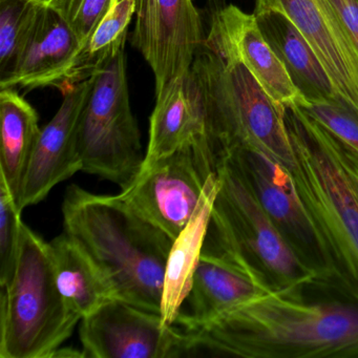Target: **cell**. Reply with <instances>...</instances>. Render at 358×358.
Listing matches in <instances>:
<instances>
[{"label":"cell","instance_id":"obj_8","mask_svg":"<svg viewBox=\"0 0 358 358\" xmlns=\"http://www.w3.org/2000/svg\"><path fill=\"white\" fill-rule=\"evenodd\" d=\"M222 159H226L242 178L274 227L316 282L349 293L297 192L289 169L251 148H234Z\"/></svg>","mask_w":358,"mask_h":358},{"label":"cell","instance_id":"obj_15","mask_svg":"<svg viewBox=\"0 0 358 358\" xmlns=\"http://www.w3.org/2000/svg\"><path fill=\"white\" fill-rule=\"evenodd\" d=\"M203 142L215 146L204 93L190 70L156 94L142 169L184 146Z\"/></svg>","mask_w":358,"mask_h":358},{"label":"cell","instance_id":"obj_7","mask_svg":"<svg viewBox=\"0 0 358 358\" xmlns=\"http://www.w3.org/2000/svg\"><path fill=\"white\" fill-rule=\"evenodd\" d=\"M83 171L129 188L140 175L145 155L131 112L125 51L92 77L77 123Z\"/></svg>","mask_w":358,"mask_h":358},{"label":"cell","instance_id":"obj_1","mask_svg":"<svg viewBox=\"0 0 358 358\" xmlns=\"http://www.w3.org/2000/svg\"><path fill=\"white\" fill-rule=\"evenodd\" d=\"M189 356L358 358V299L312 280L270 292L186 331Z\"/></svg>","mask_w":358,"mask_h":358},{"label":"cell","instance_id":"obj_5","mask_svg":"<svg viewBox=\"0 0 358 358\" xmlns=\"http://www.w3.org/2000/svg\"><path fill=\"white\" fill-rule=\"evenodd\" d=\"M192 71L206 100L219 162L234 148H251L292 169L294 157L285 127L284 108L266 93L244 64L222 57L203 45Z\"/></svg>","mask_w":358,"mask_h":358},{"label":"cell","instance_id":"obj_18","mask_svg":"<svg viewBox=\"0 0 358 358\" xmlns=\"http://www.w3.org/2000/svg\"><path fill=\"white\" fill-rule=\"evenodd\" d=\"M253 14L262 34L284 64L301 99L341 103L313 48L288 16L278 10H263Z\"/></svg>","mask_w":358,"mask_h":358},{"label":"cell","instance_id":"obj_24","mask_svg":"<svg viewBox=\"0 0 358 358\" xmlns=\"http://www.w3.org/2000/svg\"><path fill=\"white\" fill-rule=\"evenodd\" d=\"M22 213L5 181L0 179V286L11 282L17 263Z\"/></svg>","mask_w":358,"mask_h":358},{"label":"cell","instance_id":"obj_20","mask_svg":"<svg viewBox=\"0 0 358 358\" xmlns=\"http://www.w3.org/2000/svg\"><path fill=\"white\" fill-rule=\"evenodd\" d=\"M56 282L62 294L83 318L118 299L99 266L68 234L50 242Z\"/></svg>","mask_w":358,"mask_h":358},{"label":"cell","instance_id":"obj_14","mask_svg":"<svg viewBox=\"0 0 358 358\" xmlns=\"http://www.w3.org/2000/svg\"><path fill=\"white\" fill-rule=\"evenodd\" d=\"M91 85L90 78L64 91L62 106L41 129L18 202L20 210L38 204L56 185L83 171L77 123Z\"/></svg>","mask_w":358,"mask_h":358},{"label":"cell","instance_id":"obj_25","mask_svg":"<svg viewBox=\"0 0 358 358\" xmlns=\"http://www.w3.org/2000/svg\"><path fill=\"white\" fill-rule=\"evenodd\" d=\"M296 104L306 115L322 125L343 145L358 155V115L338 101H307L299 98Z\"/></svg>","mask_w":358,"mask_h":358},{"label":"cell","instance_id":"obj_19","mask_svg":"<svg viewBox=\"0 0 358 358\" xmlns=\"http://www.w3.org/2000/svg\"><path fill=\"white\" fill-rule=\"evenodd\" d=\"M219 189L217 173L207 180L198 206L186 227L173 242L165 268L161 316L175 324L192 288L194 272L202 257L213 202Z\"/></svg>","mask_w":358,"mask_h":358},{"label":"cell","instance_id":"obj_21","mask_svg":"<svg viewBox=\"0 0 358 358\" xmlns=\"http://www.w3.org/2000/svg\"><path fill=\"white\" fill-rule=\"evenodd\" d=\"M0 179L5 181L18 206L27 173L41 137L39 116L18 94V90L8 87L0 89Z\"/></svg>","mask_w":358,"mask_h":358},{"label":"cell","instance_id":"obj_26","mask_svg":"<svg viewBox=\"0 0 358 358\" xmlns=\"http://www.w3.org/2000/svg\"><path fill=\"white\" fill-rule=\"evenodd\" d=\"M70 24L81 45L103 20L115 0H45Z\"/></svg>","mask_w":358,"mask_h":358},{"label":"cell","instance_id":"obj_6","mask_svg":"<svg viewBox=\"0 0 358 358\" xmlns=\"http://www.w3.org/2000/svg\"><path fill=\"white\" fill-rule=\"evenodd\" d=\"M217 173L219 189L202 255L228 257L246 266L270 292L315 280L226 159L220 161Z\"/></svg>","mask_w":358,"mask_h":358},{"label":"cell","instance_id":"obj_23","mask_svg":"<svg viewBox=\"0 0 358 358\" xmlns=\"http://www.w3.org/2000/svg\"><path fill=\"white\" fill-rule=\"evenodd\" d=\"M43 0H0V78L9 74Z\"/></svg>","mask_w":358,"mask_h":358},{"label":"cell","instance_id":"obj_27","mask_svg":"<svg viewBox=\"0 0 358 358\" xmlns=\"http://www.w3.org/2000/svg\"><path fill=\"white\" fill-rule=\"evenodd\" d=\"M358 52V0H331Z\"/></svg>","mask_w":358,"mask_h":358},{"label":"cell","instance_id":"obj_22","mask_svg":"<svg viewBox=\"0 0 358 358\" xmlns=\"http://www.w3.org/2000/svg\"><path fill=\"white\" fill-rule=\"evenodd\" d=\"M136 0H115L110 11L83 43L64 72L58 90L64 93L92 78L124 52L129 24L135 16Z\"/></svg>","mask_w":358,"mask_h":358},{"label":"cell","instance_id":"obj_2","mask_svg":"<svg viewBox=\"0 0 358 358\" xmlns=\"http://www.w3.org/2000/svg\"><path fill=\"white\" fill-rule=\"evenodd\" d=\"M62 215L64 231L99 266L118 299L161 314L171 236L120 194H94L76 184L66 188Z\"/></svg>","mask_w":358,"mask_h":358},{"label":"cell","instance_id":"obj_4","mask_svg":"<svg viewBox=\"0 0 358 358\" xmlns=\"http://www.w3.org/2000/svg\"><path fill=\"white\" fill-rule=\"evenodd\" d=\"M0 306V358H54L81 320L58 288L50 243L24 223Z\"/></svg>","mask_w":358,"mask_h":358},{"label":"cell","instance_id":"obj_12","mask_svg":"<svg viewBox=\"0 0 358 358\" xmlns=\"http://www.w3.org/2000/svg\"><path fill=\"white\" fill-rule=\"evenodd\" d=\"M204 20L205 43L228 59L244 64L266 93L285 108L299 99L284 64L262 34L255 14L221 0H208Z\"/></svg>","mask_w":358,"mask_h":358},{"label":"cell","instance_id":"obj_17","mask_svg":"<svg viewBox=\"0 0 358 358\" xmlns=\"http://www.w3.org/2000/svg\"><path fill=\"white\" fill-rule=\"evenodd\" d=\"M268 293L246 266L228 257L202 255L176 324L194 330Z\"/></svg>","mask_w":358,"mask_h":358},{"label":"cell","instance_id":"obj_10","mask_svg":"<svg viewBox=\"0 0 358 358\" xmlns=\"http://www.w3.org/2000/svg\"><path fill=\"white\" fill-rule=\"evenodd\" d=\"M85 357L178 358L189 356V334L161 314L114 299L80 320Z\"/></svg>","mask_w":358,"mask_h":358},{"label":"cell","instance_id":"obj_16","mask_svg":"<svg viewBox=\"0 0 358 358\" xmlns=\"http://www.w3.org/2000/svg\"><path fill=\"white\" fill-rule=\"evenodd\" d=\"M80 47L70 24L43 0L11 71L0 78V89H58Z\"/></svg>","mask_w":358,"mask_h":358},{"label":"cell","instance_id":"obj_9","mask_svg":"<svg viewBox=\"0 0 358 358\" xmlns=\"http://www.w3.org/2000/svg\"><path fill=\"white\" fill-rule=\"evenodd\" d=\"M219 158L209 142L184 146L142 169L121 198L175 241L192 219Z\"/></svg>","mask_w":358,"mask_h":358},{"label":"cell","instance_id":"obj_13","mask_svg":"<svg viewBox=\"0 0 358 358\" xmlns=\"http://www.w3.org/2000/svg\"><path fill=\"white\" fill-rule=\"evenodd\" d=\"M278 10L313 48L341 103L358 115V52L331 0H255V11Z\"/></svg>","mask_w":358,"mask_h":358},{"label":"cell","instance_id":"obj_11","mask_svg":"<svg viewBox=\"0 0 358 358\" xmlns=\"http://www.w3.org/2000/svg\"><path fill=\"white\" fill-rule=\"evenodd\" d=\"M131 41L152 69L158 94L192 70L205 43L204 17L194 0H136Z\"/></svg>","mask_w":358,"mask_h":358},{"label":"cell","instance_id":"obj_3","mask_svg":"<svg viewBox=\"0 0 358 358\" xmlns=\"http://www.w3.org/2000/svg\"><path fill=\"white\" fill-rule=\"evenodd\" d=\"M297 192L348 292L358 299V155L296 104L284 108Z\"/></svg>","mask_w":358,"mask_h":358}]
</instances>
